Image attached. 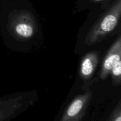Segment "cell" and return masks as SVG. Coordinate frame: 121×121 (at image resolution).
<instances>
[{"label":"cell","mask_w":121,"mask_h":121,"mask_svg":"<svg viewBox=\"0 0 121 121\" xmlns=\"http://www.w3.org/2000/svg\"><path fill=\"white\" fill-rule=\"evenodd\" d=\"M92 96L91 91L77 96L66 110L60 121H82Z\"/></svg>","instance_id":"obj_3"},{"label":"cell","mask_w":121,"mask_h":121,"mask_svg":"<svg viewBox=\"0 0 121 121\" xmlns=\"http://www.w3.org/2000/svg\"><path fill=\"white\" fill-rule=\"evenodd\" d=\"M109 121H121V104L119 102L112 113Z\"/></svg>","instance_id":"obj_8"},{"label":"cell","mask_w":121,"mask_h":121,"mask_svg":"<svg viewBox=\"0 0 121 121\" xmlns=\"http://www.w3.org/2000/svg\"><path fill=\"white\" fill-rule=\"evenodd\" d=\"M121 3H117L99 19L86 36L85 42L89 46L100 42L114 31L121 18Z\"/></svg>","instance_id":"obj_1"},{"label":"cell","mask_w":121,"mask_h":121,"mask_svg":"<svg viewBox=\"0 0 121 121\" xmlns=\"http://www.w3.org/2000/svg\"><path fill=\"white\" fill-rule=\"evenodd\" d=\"M8 27L9 33L14 37L26 40L35 34L37 25L31 13L27 11H21L9 16Z\"/></svg>","instance_id":"obj_2"},{"label":"cell","mask_w":121,"mask_h":121,"mask_svg":"<svg viewBox=\"0 0 121 121\" xmlns=\"http://www.w3.org/2000/svg\"><path fill=\"white\" fill-rule=\"evenodd\" d=\"M121 57V38L119 35L112 44L104 59L100 73V78L105 80L109 75L112 67L119 60Z\"/></svg>","instance_id":"obj_5"},{"label":"cell","mask_w":121,"mask_h":121,"mask_svg":"<svg viewBox=\"0 0 121 121\" xmlns=\"http://www.w3.org/2000/svg\"><path fill=\"white\" fill-rule=\"evenodd\" d=\"M26 101L22 96L0 99V121H4L11 118L24 107Z\"/></svg>","instance_id":"obj_4"},{"label":"cell","mask_w":121,"mask_h":121,"mask_svg":"<svg viewBox=\"0 0 121 121\" xmlns=\"http://www.w3.org/2000/svg\"><path fill=\"white\" fill-rule=\"evenodd\" d=\"M112 82L115 86H119L121 83V61L119 60L112 67L111 71Z\"/></svg>","instance_id":"obj_7"},{"label":"cell","mask_w":121,"mask_h":121,"mask_svg":"<svg viewBox=\"0 0 121 121\" xmlns=\"http://www.w3.org/2000/svg\"><path fill=\"white\" fill-rule=\"evenodd\" d=\"M99 57L96 52H90L84 56L80 64V76L84 80H88L93 76L97 67Z\"/></svg>","instance_id":"obj_6"}]
</instances>
